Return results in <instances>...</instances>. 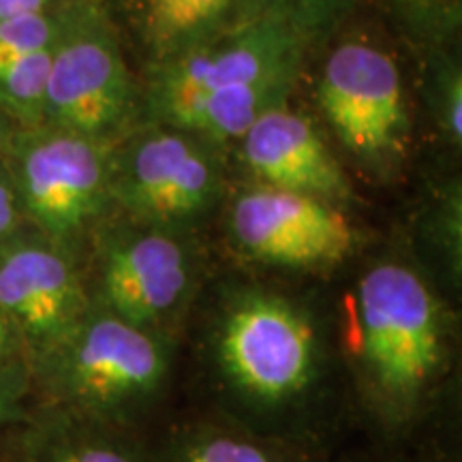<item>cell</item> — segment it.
<instances>
[{"mask_svg":"<svg viewBox=\"0 0 462 462\" xmlns=\"http://www.w3.org/2000/svg\"><path fill=\"white\" fill-rule=\"evenodd\" d=\"M317 92L340 143L368 170L388 176L409 140L407 101L394 58L371 43L346 42L323 65Z\"/></svg>","mask_w":462,"mask_h":462,"instance_id":"cell-5","label":"cell"},{"mask_svg":"<svg viewBox=\"0 0 462 462\" xmlns=\"http://www.w3.org/2000/svg\"><path fill=\"white\" fill-rule=\"evenodd\" d=\"M240 0H143V31L159 62L221 34Z\"/></svg>","mask_w":462,"mask_h":462,"instance_id":"cell-15","label":"cell"},{"mask_svg":"<svg viewBox=\"0 0 462 462\" xmlns=\"http://www.w3.org/2000/svg\"><path fill=\"white\" fill-rule=\"evenodd\" d=\"M229 240L251 262L291 270H330L356 251L357 231L332 201L257 184L229 208Z\"/></svg>","mask_w":462,"mask_h":462,"instance_id":"cell-7","label":"cell"},{"mask_svg":"<svg viewBox=\"0 0 462 462\" xmlns=\"http://www.w3.org/2000/svg\"><path fill=\"white\" fill-rule=\"evenodd\" d=\"M3 159L24 221L67 251L112 204L114 150L103 137L48 125L17 129Z\"/></svg>","mask_w":462,"mask_h":462,"instance_id":"cell-4","label":"cell"},{"mask_svg":"<svg viewBox=\"0 0 462 462\" xmlns=\"http://www.w3.org/2000/svg\"><path fill=\"white\" fill-rule=\"evenodd\" d=\"M15 430L20 462H148L126 429L48 404Z\"/></svg>","mask_w":462,"mask_h":462,"instance_id":"cell-13","label":"cell"},{"mask_svg":"<svg viewBox=\"0 0 462 462\" xmlns=\"http://www.w3.org/2000/svg\"><path fill=\"white\" fill-rule=\"evenodd\" d=\"M223 193L221 167L184 131H157L114 154L112 201L143 227L180 231Z\"/></svg>","mask_w":462,"mask_h":462,"instance_id":"cell-6","label":"cell"},{"mask_svg":"<svg viewBox=\"0 0 462 462\" xmlns=\"http://www.w3.org/2000/svg\"><path fill=\"white\" fill-rule=\"evenodd\" d=\"M300 3L306 5V7H317V5H323V3H328V0H300Z\"/></svg>","mask_w":462,"mask_h":462,"instance_id":"cell-26","label":"cell"},{"mask_svg":"<svg viewBox=\"0 0 462 462\" xmlns=\"http://www.w3.org/2000/svg\"><path fill=\"white\" fill-rule=\"evenodd\" d=\"M298 67L296 22L281 11H270L161 62L152 86L154 114L208 92L255 82L265 75Z\"/></svg>","mask_w":462,"mask_h":462,"instance_id":"cell-11","label":"cell"},{"mask_svg":"<svg viewBox=\"0 0 462 462\" xmlns=\"http://www.w3.org/2000/svg\"><path fill=\"white\" fill-rule=\"evenodd\" d=\"M193 282V257L178 231L142 225L106 240L90 298L133 326L173 337Z\"/></svg>","mask_w":462,"mask_h":462,"instance_id":"cell-9","label":"cell"},{"mask_svg":"<svg viewBox=\"0 0 462 462\" xmlns=\"http://www.w3.org/2000/svg\"><path fill=\"white\" fill-rule=\"evenodd\" d=\"M176 338L143 330L90 302L60 343L28 364L42 404L129 429L163 398Z\"/></svg>","mask_w":462,"mask_h":462,"instance_id":"cell-3","label":"cell"},{"mask_svg":"<svg viewBox=\"0 0 462 462\" xmlns=\"http://www.w3.org/2000/svg\"><path fill=\"white\" fill-rule=\"evenodd\" d=\"M402 15L418 26L443 28L452 26L460 17L462 0H394Z\"/></svg>","mask_w":462,"mask_h":462,"instance_id":"cell-20","label":"cell"},{"mask_svg":"<svg viewBox=\"0 0 462 462\" xmlns=\"http://www.w3.org/2000/svg\"><path fill=\"white\" fill-rule=\"evenodd\" d=\"M159 462H306L282 439L240 426L198 424L182 430Z\"/></svg>","mask_w":462,"mask_h":462,"instance_id":"cell-16","label":"cell"},{"mask_svg":"<svg viewBox=\"0 0 462 462\" xmlns=\"http://www.w3.org/2000/svg\"><path fill=\"white\" fill-rule=\"evenodd\" d=\"M32 396L28 362H17L0 371V432L17 429L32 411L28 398Z\"/></svg>","mask_w":462,"mask_h":462,"instance_id":"cell-19","label":"cell"},{"mask_svg":"<svg viewBox=\"0 0 462 462\" xmlns=\"http://www.w3.org/2000/svg\"><path fill=\"white\" fill-rule=\"evenodd\" d=\"M206 360L231 407L262 424L296 420L326 379V340L306 306L263 287H242L206 326Z\"/></svg>","mask_w":462,"mask_h":462,"instance_id":"cell-2","label":"cell"},{"mask_svg":"<svg viewBox=\"0 0 462 462\" xmlns=\"http://www.w3.org/2000/svg\"><path fill=\"white\" fill-rule=\"evenodd\" d=\"M24 223L14 180H11L5 159L0 157V242L9 240L11 236L22 231Z\"/></svg>","mask_w":462,"mask_h":462,"instance_id":"cell-22","label":"cell"},{"mask_svg":"<svg viewBox=\"0 0 462 462\" xmlns=\"http://www.w3.org/2000/svg\"><path fill=\"white\" fill-rule=\"evenodd\" d=\"M65 3H69V0H0V20H5V17L42 14V11L56 9Z\"/></svg>","mask_w":462,"mask_h":462,"instance_id":"cell-24","label":"cell"},{"mask_svg":"<svg viewBox=\"0 0 462 462\" xmlns=\"http://www.w3.org/2000/svg\"><path fill=\"white\" fill-rule=\"evenodd\" d=\"M338 338L360 402L381 429L415 424L452 371L454 317L409 263L379 262L357 279Z\"/></svg>","mask_w":462,"mask_h":462,"instance_id":"cell-1","label":"cell"},{"mask_svg":"<svg viewBox=\"0 0 462 462\" xmlns=\"http://www.w3.org/2000/svg\"><path fill=\"white\" fill-rule=\"evenodd\" d=\"M129 103L131 78L116 34L90 0H75L51 54L43 125L107 140Z\"/></svg>","mask_w":462,"mask_h":462,"instance_id":"cell-8","label":"cell"},{"mask_svg":"<svg viewBox=\"0 0 462 462\" xmlns=\"http://www.w3.org/2000/svg\"><path fill=\"white\" fill-rule=\"evenodd\" d=\"M75 0L42 14L0 20V60L56 48L71 20Z\"/></svg>","mask_w":462,"mask_h":462,"instance_id":"cell-18","label":"cell"},{"mask_svg":"<svg viewBox=\"0 0 462 462\" xmlns=\"http://www.w3.org/2000/svg\"><path fill=\"white\" fill-rule=\"evenodd\" d=\"M90 302L71 251L39 231L0 242V309L20 332L28 364L60 343Z\"/></svg>","mask_w":462,"mask_h":462,"instance_id":"cell-10","label":"cell"},{"mask_svg":"<svg viewBox=\"0 0 462 462\" xmlns=\"http://www.w3.org/2000/svg\"><path fill=\"white\" fill-rule=\"evenodd\" d=\"M51 54L54 48L0 60V112L17 129L43 125Z\"/></svg>","mask_w":462,"mask_h":462,"instance_id":"cell-17","label":"cell"},{"mask_svg":"<svg viewBox=\"0 0 462 462\" xmlns=\"http://www.w3.org/2000/svg\"><path fill=\"white\" fill-rule=\"evenodd\" d=\"M462 79L458 69L448 71L443 78H439L437 103H439V118H441L443 129L452 137L456 143H460L462 137Z\"/></svg>","mask_w":462,"mask_h":462,"instance_id":"cell-21","label":"cell"},{"mask_svg":"<svg viewBox=\"0 0 462 462\" xmlns=\"http://www.w3.org/2000/svg\"><path fill=\"white\" fill-rule=\"evenodd\" d=\"M242 159L259 184L298 190L338 204L349 198L343 167L300 112L279 106L242 135Z\"/></svg>","mask_w":462,"mask_h":462,"instance_id":"cell-12","label":"cell"},{"mask_svg":"<svg viewBox=\"0 0 462 462\" xmlns=\"http://www.w3.org/2000/svg\"><path fill=\"white\" fill-rule=\"evenodd\" d=\"M298 69L265 75L255 82L231 86L178 103L157 114L167 126L206 140H242V135L270 109L282 106Z\"/></svg>","mask_w":462,"mask_h":462,"instance_id":"cell-14","label":"cell"},{"mask_svg":"<svg viewBox=\"0 0 462 462\" xmlns=\"http://www.w3.org/2000/svg\"><path fill=\"white\" fill-rule=\"evenodd\" d=\"M17 362H26L24 343H22V337L14 321L0 309V371L14 366Z\"/></svg>","mask_w":462,"mask_h":462,"instance_id":"cell-23","label":"cell"},{"mask_svg":"<svg viewBox=\"0 0 462 462\" xmlns=\"http://www.w3.org/2000/svg\"><path fill=\"white\" fill-rule=\"evenodd\" d=\"M17 126L11 123V120L0 112V157H5V152H7L11 140H14Z\"/></svg>","mask_w":462,"mask_h":462,"instance_id":"cell-25","label":"cell"}]
</instances>
